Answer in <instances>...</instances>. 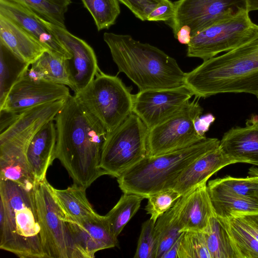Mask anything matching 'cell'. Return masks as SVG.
Masks as SVG:
<instances>
[{
    "mask_svg": "<svg viewBox=\"0 0 258 258\" xmlns=\"http://www.w3.org/2000/svg\"><path fill=\"white\" fill-rule=\"evenodd\" d=\"M54 121L56 159L66 168L74 183L87 188L104 175L100 168V160L107 133L71 95Z\"/></svg>",
    "mask_w": 258,
    "mask_h": 258,
    "instance_id": "1",
    "label": "cell"
},
{
    "mask_svg": "<svg viewBox=\"0 0 258 258\" xmlns=\"http://www.w3.org/2000/svg\"><path fill=\"white\" fill-rule=\"evenodd\" d=\"M184 85L197 98L221 93L258 95V31L237 47L185 73Z\"/></svg>",
    "mask_w": 258,
    "mask_h": 258,
    "instance_id": "2",
    "label": "cell"
},
{
    "mask_svg": "<svg viewBox=\"0 0 258 258\" xmlns=\"http://www.w3.org/2000/svg\"><path fill=\"white\" fill-rule=\"evenodd\" d=\"M0 248L20 258H49L34 188L0 179Z\"/></svg>",
    "mask_w": 258,
    "mask_h": 258,
    "instance_id": "3",
    "label": "cell"
},
{
    "mask_svg": "<svg viewBox=\"0 0 258 258\" xmlns=\"http://www.w3.org/2000/svg\"><path fill=\"white\" fill-rule=\"evenodd\" d=\"M119 73H124L139 91L176 88L184 85L185 73L176 60L161 49L128 35L105 33Z\"/></svg>",
    "mask_w": 258,
    "mask_h": 258,
    "instance_id": "4",
    "label": "cell"
},
{
    "mask_svg": "<svg viewBox=\"0 0 258 258\" xmlns=\"http://www.w3.org/2000/svg\"><path fill=\"white\" fill-rule=\"evenodd\" d=\"M217 138H206L190 146L155 156L147 155L117 178L123 193L147 198L169 188L181 172L208 151L219 146Z\"/></svg>",
    "mask_w": 258,
    "mask_h": 258,
    "instance_id": "5",
    "label": "cell"
},
{
    "mask_svg": "<svg viewBox=\"0 0 258 258\" xmlns=\"http://www.w3.org/2000/svg\"><path fill=\"white\" fill-rule=\"evenodd\" d=\"M131 91L117 76L99 69L91 82L74 96L108 134L133 113L134 94Z\"/></svg>",
    "mask_w": 258,
    "mask_h": 258,
    "instance_id": "6",
    "label": "cell"
},
{
    "mask_svg": "<svg viewBox=\"0 0 258 258\" xmlns=\"http://www.w3.org/2000/svg\"><path fill=\"white\" fill-rule=\"evenodd\" d=\"M148 128L135 114H131L117 128L107 134L101 154L104 175L116 178L147 155Z\"/></svg>",
    "mask_w": 258,
    "mask_h": 258,
    "instance_id": "7",
    "label": "cell"
},
{
    "mask_svg": "<svg viewBox=\"0 0 258 258\" xmlns=\"http://www.w3.org/2000/svg\"><path fill=\"white\" fill-rule=\"evenodd\" d=\"M245 10L218 21L191 36L186 55L206 60L231 50L252 38L258 31Z\"/></svg>",
    "mask_w": 258,
    "mask_h": 258,
    "instance_id": "8",
    "label": "cell"
},
{
    "mask_svg": "<svg viewBox=\"0 0 258 258\" xmlns=\"http://www.w3.org/2000/svg\"><path fill=\"white\" fill-rule=\"evenodd\" d=\"M34 192L49 258H83L46 178L36 185Z\"/></svg>",
    "mask_w": 258,
    "mask_h": 258,
    "instance_id": "9",
    "label": "cell"
},
{
    "mask_svg": "<svg viewBox=\"0 0 258 258\" xmlns=\"http://www.w3.org/2000/svg\"><path fill=\"white\" fill-rule=\"evenodd\" d=\"M197 98L189 101L178 112L149 130L147 155L164 154L192 145L206 137L199 136L194 127L196 119L203 109Z\"/></svg>",
    "mask_w": 258,
    "mask_h": 258,
    "instance_id": "10",
    "label": "cell"
},
{
    "mask_svg": "<svg viewBox=\"0 0 258 258\" xmlns=\"http://www.w3.org/2000/svg\"><path fill=\"white\" fill-rule=\"evenodd\" d=\"M169 20L174 36L183 26H189L191 36L224 19L248 10L247 0H179Z\"/></svg>",
    "mask_w": 258,
    "mask_h": 258,
    "instance_id": "11",
    "label": "cell"
},
{
    "mask_svg": "<svg viewBox=\"0 0 258 258\" xmlns=\"http://www.w3.org/2000/svg\"><path fill=\"white\" fill-rule=\"evenodd\" d=\"M193 95L184 85L173 88L139 91L134 94L133 113L150 130L178 112Z\"/></svg>",
    "mask_w": 258,
    "mask_h": 258,
    "instance_id": "12",
    "label": "cell"
},
{
    "mask_svg": "<svg viewBox=\"0 0 258 258\" xmlns=\"http://www.w3.org/2000/svg\"><path fill=\"white\" fill-rule=\"evenodd\" d=\"M42 21L71 54V58L66 59L70 88L74 93L81 91L91 82L100 69L93 49L66 28L55 25L42 17Z\"/></svg>",
    "mask_w": 258,
    "mask_h": 258,
    "instance_id": "13",
    "label": "cell"
},
{
    "mask_svg": "<svg viewBox=\"0 0 258 258\" xmlns=\"http://www.w3.org/2000/svg\"><path fill=\"white\" fill-rule=\"evenodd\" d=\"M42 120L0 143V179L16 182L29 190L38 183L29 165L27 151L35 134L46 122Z\"/></svg>",
    "mask_w": 258,
    "mask_h": 258,
    "instance_id": "14",
    "label": "cell"
},
{
    "mask_svg": "<svg viewBox=\"0 0 258 258\" xmlns=\"http://www.w3.org/2000/svg\"><path fill=\"white\" fill-rule=\"evenodd\" d=\"M71 95L68 86L26 74L12 87L0 110L20 113L42 104L67 99Z\"/></svg>",
    "mask_w": 258,
    "mask_h": 258,
    "instance_id": "15",
    "label": "cell"
},
{
    "mask_svg": "<svg viewBox=\"0 0 258 258\" xmlns=\"http://www.w3.org/2000/svg\"><path fill=\"white\" fill-rule=\"evenodd\" d=\"M0 14L34 36L52 54L66 59L71 58L67 48L44 25L42 17L25 5L16 0H0Z\"/></svg>",
    "mask_w": 258,
    "mask_h": 258,
    "instance_id": "16",
    "label": "cell"
},
{
    "mask_svg": "<svg viewBox=\"0 0 258 258\" xmlns=\"http://www.w3.org/2000/svg\"><path fill=\"white\" fill-rule=\"evenodd\" d=\"M66 218L83 258L94 257L96 252L118 245L117 238L111 233L105 216L98 214L80 221Z\"/></svg>",
    "mask_w": 258,
    "mask_h": 258,
    "instance_id": "17",
    "label": "cell"
},
{
    "mask_svg": "<svg viewBox=\"0 0 258 258\" xmlns=\"http://www.w3.org/2000/svg\"><path fill=\"white\" fill-rule=\"evenodd\" d=\"M181 232H204L216 215L207 183L181 196L174 205Z\"/></svg>",
    "mask_w": 258,
    "mask_h": 258,
    "instance_id": "18",
    "label": "cell"
},
{
    "mask_svg": "<svg viewBox=\"0 0 258 258\" xmlns=\"http://www.w3.org/2000/svg\"><path fill=\"white\" fill-rule=\"evenodd\" d=\"M236 163L218 147L196 160L174 179L168 189H173L181 196L207 183L209 178L229 165Z\"/></svg>",
    "mask_w": 258,
    "mask_h": 258,
    "instance_id": "19",
    "label": "cell"
},
{
    "mask_svg": "<svg viewBox=\"0 0 258 258\" xmlns=\"http://www.w3.org/2000/svg\"><path fill=\"white\" fill-rule=\"evenodd\" d=\"M219 147L236 163L258 166V116L252 115L244 126L232 127L225 132Z\"/></svg>",
    "mask_w": 258,
    "mask_h": 258,
    "instance_id": "20",
    "label": "cell"
},
{
    "mask_svg": "<svg viewBox=\"0 0 258 258\" xmlns=\"http://www.w3.org/2000/svg\"><path fill=\"white\" fill-rule=\"evenodd\" d=\"M56 132L54 119L45 122L29 144L27 158L37 183L46 178V172L56 159Z\"/></svg>",
    "mask_w": 258,
    "mask_h": 258,
    "instance_id": "21",
    "label": "cell"
},
{
    "mask_svg": "<svg viewBox=\"0 0 258 258\" xmlns=\"http://www.w3.org/2000/svg\"><path fill=\"white\" fill-rule=\"evenodd\" d=\"M0 44L19 58L30 65L44 52L48 51L34 36L1 14Z\"/></svg>",
    "mask_w": 258,
    "mask_h": 258,
    "instance_id": "22",
    "label": "cell"
},
{
    "mask_svg": "<svg viewBox=\"0 0 258 258\" xmlns=\"http://www.w3.org/2000/svg\"><path fill=\"white\" fill-rule=\"evenodd\" d=\"M51 189L67 219L80 221L98 214L88 200L83 186L74 183L66 189H58L51 185Z\"/></svg>",
    "mask_w": 258,
    "mask_h": 258,
    "instance_id": "23",
    "label": "cell"
},
{
    "mask_svg": "<svg viewBox=\"0 0 258 258\" xmlns=\"http://www.w3.org/2000/svg\"><path fill=\"white\" fill-rule=\"evenodd\" d=\"M67 99L42 104L18 113L15 121L0 134V143L42 120L54 119Z\"/></svg>",
    "mask_w": 258,
    "mask_h": 258,
    "instance_id": "24",
    "label": "cell"
},
{
    "mask_svg": "<svg viewBox=\"0 0 258 258\" xmlns=\"http://www.w3.org/2000/svg\"><path fill=\"white\" fill-rule=\"evenodd\" d=\"M30 66L25 74L29 77L70 87L66 59L46 51Z\"/></svg>",
    "mask_w": 258,
    "mask_h": 258,
    "instance_id": "25",
    "label": "cell"
},
{
    "mask_svg": "<svg viewBox=\"0 0 258 258\" xmlns=\"http://www.w3.org/2000/svg\"><path fill=\"white\" fill-rule=\"evenodd\" d=\"M208 190L215 213L220 218L258 213L257 201L214 189L208 188Z\"/></svg>",
    "mask_w": 258,
    "mask_h": 258,
    "instance_id": "26",
    "label": "cell"
},
{
    "mask_svg": "<svg viewBox=\"0 0 258 258\" xmlns=\"http://www.w3.org/2000/svg\"><path fill=\"white\" fill-rule=\"evenodd\" d=\"M211 258H238L237 253L221 219L212 216L203 232Z\"/></svg>",
    "mask_w": 258,
    "mask_h": 258,
    "instance_id": "27",
    "label": "cell"
},
{
    "mask_svg": "<svg viewBox=\"0 0 258 258\" xmlns=\"http://www.w3.org/2000/svg\"><path fill=\"white\" fill-rule=\"evenodd\" d=\"M0 105L12 87L23 77L30 64L20 59L0 44Z\"/></svg>",
    "mask_w": 258,
    "mask_h": 258,
    "instance_id": "28",
    "label": "cell"
},
{
    "mask_svg": "<svg viewBox=\"0 0 258 258\" xmlns=\"http://www.w3.org/2000/svg\"><path fill=\"white\" fill-rule=\"evenodd\" d=\"M144 199L137 195L123 193L116 205L105 215L114 237H118L125 225L136 214Z\"/></svg>",
    "mask_w": 258,
    "mask_h": 258,
    "instance_id": "29",
    "label": "cell"
},
{
    "mask_svg": "<svg viewBox=\"0 0 258 258\" xmlns=\"http://www.w3.org/2000/svg\"><path fill=\"white\" fill-rule=\"evenodd\" d=\"M155 230L157 240L156 258H162L182 233L174 206L158 218Z\"/></svg>",
    "mask_w": 258,
    "mask_h": 258,
    "instance_id": "30",
    "label": "cell"
},
{
    "mask_svg": "<svg viewBox=\"0 0 258 258\" xmlns=\"http://www.w3.org/2000/svg\"><path fill=\"white\" fill-rule=\"evenodd\" d=\"M220 218L228 232L238 258H258V241L234 217Z\"/></svg>",
    "mask_w": 258,
    "mask_h": 258,
    "instance_id": "31",
    "label": "cell"
},
{
    "mask_svg": "<svg viewBox=\"0 0 258 258\" xmlns=\"http://www.w3.org/2000/svg\"><path fill=\"white\" fill-rule=\"evenodd\" d=\"M207 187L258 201V178L254 176L238 178L227 175L209 181Z\"/></svg>",
    "mask_w": 258,
    "mask_h": 258,
    "instance_id": "32",
    "label": "cell"
},
{
    "mask_svg": "<svg viewBox=\"0 0 258 258\" xmlns=\"http://www.w3.org/2000/svg\"><path fill=\"white\" fill-rule=\"evenodd\" d=\"M92 16L98 31L114 25L120 13L118 0H81Z\"/></svg>",
    "mask_w": 258,
    "mask_h": 258,
    "instance_id": "33",
    "label": "cell"
},
{
    "mask_svg": "<svg viewBox=\"0 0 258 258\" xmlns=\"http://www.w3.org/2000/svg\"><path fill=\"white\" fill-rule=\"evenodd\" d=\"M25 5L46 20L66 28L65 14L71 0H16Z\"/></svg>",
    "mask_w": 258,
    "mask_h": 258,
    "instance_id": "34",
    "label": "cell"
},
{
    "mask_svg": "<svg viewBox=\"0 0 258 258\" xmlns=\"http://www.w3.org/2000/svg\"><path fill=\"white\" fill-rule=\"evenodd\" d=\"M178 258H211L203 232H183Z\"/></svg>",
    "mask_w": 258,
    "mask_h": 258,
    "instance_id": "35",
    "label": "cell"
},
{
    "mask_svg": "<svg viewBox=\"0 0 258 258\" xmlns=\"http://www.w3.org/2000/svg\"><path fill=\"white\" fill-rule=\"evenodd\" d=\"M181 196L173 189H165L149 196L145 210L150 215V219L156 222L160 216L173 207Z\"/></svg>",
    "mask_w": 258,
    "mask_h": 258,
    "instance_id": "36",
    "label": "cell"
},
{
    "mask_svg": "<svg viewBox=\"0 0 258 258\" xmlns=\"http://www.w3.org/2000/svg\"><path fill=\"white\" fill-rule=\"evenodd\" d=\"M155 225L151 219L142 224L134 258H156L157 240Z\"/></svg>",
    "mask_w": 258,
    "mask_h": 258,
    "instance_id": "37",
    "label": "cell"
},
{
    "mask_svg": "<svg viewBox=\"0 0 258 258\" xmlns=\"http://www.w3.org/2000/svg\"><path fill=\"white\" fill-rule=\"evenodd\" d=\"M125 5L134 15L144 21L149 14L164 0H118Z\"/></svg>",
    "mask_w": 258,
    "mask_h": 258,
    "instance_id": "38",
    "label": "cell"
},
{
    "mask_svg": "<svg viewBox=\"0 0 258 258\" xmlns=\"http://www.w3.org/2000/svg\"><path fill=\"white\" fill-rule=\"evenodd\" d=\"M175 10L174 3L170 0H164L149 14L147 21L155 22L169 21L173 17Z\"/></svg>",
    "mask_w": 258,
    "mask_h": 258,
    "instance_id": "39",
    "label": "cell"
},
{
    "mask_svg": "<svg viewBox=\"0 0 258 258\" xmlns=\"http://www.w3.org/2000/svg\"><path fill=\"white\" fill-rule=\"evenodd\" d=\"M231 216L234 217L258 241V213L234 215Z\"/></svg>",
    "mask_w": 258,
    "mask_h": 258,
    "instance_id": "40",
    "label": "cell"
},
{
    "mask_svg": "<svg viewBox=\"0 0 258 258\" xmlns=\"http://www.w3.org/2000/svg\"><path fill=\"white\" fill-rule=\"evenodd\" d=\"M215 120V117L212 113H207L197 117L194 122V127L197 133L202 137H206L211 124Z\"/></svg>",
    "mask_w": 258,
    "mask_h": 258,
    "instance_id": "41",
    "label": "cell"
},
{
    "mask_svg": "<svg viewBox=\"0 0 258 258\" xmlns=\"http://www.w3.org/2000/svg\"><path fill=\"white\" fill-rule=\"evenodd\" d=\"M0 132L9 127L15 120L17 113L1 110Z\"/></svg>",
    "mask_w": 258,
    "mask_h": 258,
    "instance_id": "42",
    "label": "cell"
},
{
    "mask_svg": "<svg viewBox=\"0 0 258 258\" xmlns=\"http://www.w3.org/2000/svg\"><path fill=\"white\" fill-rule=\"evenodd\" d=\"M175 37L181 44L188 45L191 38L190 27L187 25L183 26L177 32Z\"/></svg>",
    "mask_w": 258,
    "mask_h": 258,
    "instance_id": "43",
    "label": "cell"
},
{
    "mask_svg": "<svg viewBox=\"0 0 258 258\" xmlns=\"http://www.w3.org/2000/svg\"><path fill=\"white\" fill-rule=\"evenodd\" d=\"M182 234L165 253L162 258H178V252Z\"/></svg>",
    "mask_w": 258,
    "mask_h": 258,
    "instance_id": "44",
    "label": "cell"
},
{
    "mask_svg": "<svg viewBox=\"0 0 258 258\" xmlns=\"http://www.w3.org/2000/svg\"><path fill=\"white\" fill-rule=\"evenodd\" d=\"M247 9L249 12L258 10V0H247Z\"/></svg>",
    "mask_w": 258,
    "mask_h": 258,
    "instance_id": "45",
    "label": "cell"
},
{
    "mask_svg": "<svg viewBox=\"0 0 258 258\" xmlns=\"http://www.w3.org/2000/svg\"><path fill=\"white\" fill-rule=\"evenodd\" d=\"M248 175L258 178V168L255 167H251L248 171Z\"/></svg>",
    "mask_w": 258,
    "mask_h": 258,
    "instance_id": "46",
    "label": "cell"
},
{
    "mask_svg": "<svg viewBox=\"0 0 258 258\" xmlns=\"http://www.w3.org/2000/svg\"><path fill=\"white\" fill-rule=\"evenodd\" d=\"M256 96L257 100H258V95L257 96Z\"/></svg>",
    "mask_w": 258,
    "mask_h": 258,
    "instance_id": "47",
    "label": "cell"
}]
</instances>
